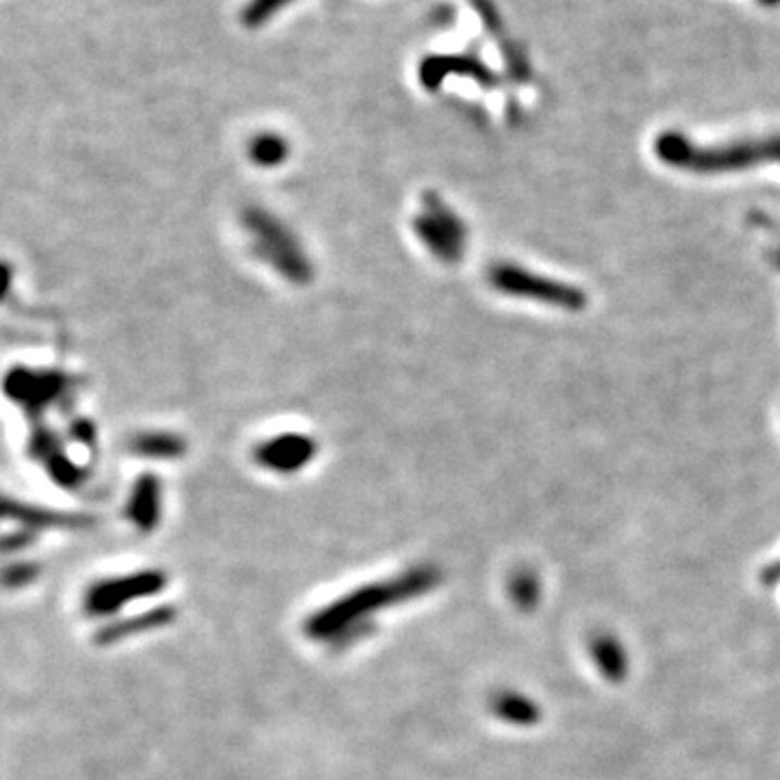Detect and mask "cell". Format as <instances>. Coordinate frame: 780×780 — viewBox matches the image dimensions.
Returning <instances> with one entry per match:
<instances>
[{"label": "cell", "mask_w": 780, "mask_h": 780, "mask_svg": "<svg viewBox=\"0 0 780 780\" xmlns=\"http://www.w3.org/2000/svg\"><path fill=\"white\" fill-rule=\"evenodd\" d=\"M438 581L440 573L436 568L420 566L403 573L401 577L358 588L356 592H350L313 614L306 620V633L319 642L343 640L356 629H363V622H367L380 609L420 596L433 590Z\"/></svg>", "instance_id": "cell-1"}, {"label": "cell", "mask_w": 780, "mask_h": 780, "mask_svg": "<svg viewBox=\"0 0 780 780\" xmlns=\"http://www.w3.org/2000/svg\"><path fill=\"white\" fill-rule=\"evenodd\" d=\"M241 228L252 254L293 287H306L315 278V267L295 230L263 206L241 213Z\"/></svg>", "instance_id": "cell-2"}, {"label": "cell", "mask_w": 780, "mask_h": 780, "mask_svg": "<svg viewBox=\"0 0 780 780\" xmlns=\"http://www.w3.org/2000/svg\"><path fill=\"white\" fill-rule=\"evenodd\" d=\"M416 241L440 263H457L466 250L468 230L453 209L436 193L423 196L418 211L410 219Z\"/></svg>", "instance_id": "cell-3"}, {"label": "cell", "mask_w": 780, "mask_h": 780, "mask_svg": "<svg viewBox=\"0 0 780 780\" xmlns=\"http://www.w3.org/2000/svg\"><path fill=\"white\" fill-rule=\"evenodd\" d=\"M664 161L677 167H692V169H735L751 165L755 161H764L766 156L780 159V141L772 143H746V146H729L725 150H699L683 141V137H662L657 146Z\"/></svg>", "instance_id": "cell-4"}, {"label": "cell", "mask_w": 780, "mask_h": 780, "mask_svg": "<svg viewBox=\"0 0 780 780\" xmlns=\"http://www.w3.org/2000/svg\"><path fill=\"white\" fill-rule=\"evenodd\" d=\"M167 583L161 570H139L124 577H111L93 583L85 594V612L89 616H113L133 601L159 594Z\"/></svg>", "instance_id": "cell-5"}, {"label": "cell", "mask_w": 780, "mask_h": 780, "mask_svg": "<svg viewBox=\"0 0 780 780\" xmlns=\"http://www.w3.org/2000/svg\"><path fill=\"white\" fill-rule=\"evenodd\" d=\"M490 285L501 291L516 298H529L536 302L564 306V309H581L586 304V298L575 287L546 280L542 276H533L520 267L514 265H496L490 269Z\"/></svg>", "instance_id": "cell-6"}, {"label": "cell", "mask_w": 780, "mask_h": 780, "mask_svg": "<svg viewBox=\"0 0 780 780\" xmlns=\"http://www.w3.org/2000/svg\"><path fill=\"white\" fill-rule=\"evenodd\" d=\"M317 457V440L302 431H282L254 446V462L276 475H295Z\"/></svg>", "instance_id": "cell-7"}, {"label": "cell", "mask_w": 780, "mask_h": 780, "mask_svg": "<svg viewBox=\"0 0 780 780\" xmlns=\"http://www.w3.org/2000/svg\"><path fill=\"white\" fill-rule=\"evenodd\" d=\"M67 389L70 382L59 372L15 369L7 376V394L26 410H43Z\"/></svg>", "instance_id": "cell-8"}, {"label": "cell", "mask_w": 780, "mask_h": 780, "mask_svg": "<svg viewBox=\"0 0 780 780\" xmlns=\"http://www.w3.org/2000/svg\"><path fill=\"white\" fill-rule=\"evenodd\" d=\"M161 509H163L161 481L152 475L139 477L128 496V505H126L128 520L141 531H152L161 520Z\"/></svg>", "instance_id": "cell-9"}, {"label": "cell", "mask_w": 780, "mask_h": 780, "mask_svg": "<svg viewBox=\"0 0 780 780\" xmlns=\"http://www.w3.org/2000/svg\"><path fill=\"white\" fill-rule=\"evenodd\" d=\"M590 653L594 666L609 683H622L629 675V655L618 638L612 633H596L590 640Z\"/></svg>", "instance_id": "cell-10"}, {"label": "cell", "mask_w": 780, "mask_h": 780, "mask_svg": "<svg viewBox=\"0 0 780 780\" xmlns=\"http://www.w3.org/2000/svg\"><path fill=\"white\" fill-rule=\"evenodd\" d=\"M176 618V609H172L169 605H163V607H156L152 612H143L139 616H133L128 620H122V622H113V625H106L98 631L96 640L100 644H115L119 642L122 638H130V636H137V633H146V631H152V629H159V627H165L169 625L172 620Z\"/></svg>", "instance_id": "cell-11"}, {"label": "cell", "mask_w": 780, "mask_h": 780, "mask_svg": "<svg viewBox=\"0 0 780 780\" xmlns=\"http://www.w3.org/2000/svg\"><path fill=\"white\" fill-rule=\"evenodd\" d=\"M490 707L499 720L514 727H536L542 720L540 705L518 692H499Z\"/></svg>", "instance_id": "cell-12"}, {"label": "cell", "mask_w": 780, "mask_h": 780, "mask_svg": "<svg viewBox=\"0 0 780 780\" xmlns=\"http://www.w3.org/2000/svg\"><path fill=\"white\" fill-rule=\"evenodd\" d=\"M135 455L150 460H174L185 453V440L172 431H143L130 444Z\"/></svg>", "instance_id": "cell-13"}, {"label": "cell", "mask_w": 780, "mask_h": 780, "mask_svg": "<svg viewBox=\"0 0 780 780\" xmlns=\"http://www.w3.org/2000/svg\"><path fill=\"white\" fill-rule=\"evenodd\" d=\"M248 156L256 167H280L289 159V141L278 133H259L248 146Z\"/></svg>", "instance_id": "cell-14"}, {"label": "cell", "mask_w": 780, "mask_h": 780, "mask_svg": "<svg viewBox=\"0 0 780 780\" xmlns=\"http://www.w3.org/2000/svg\"><path fill=\"white\" fill-rule=\"evenodd\" d=\"M4 514L7 516L13 514L17 520H22L26 525H35V527H80V525H85V516H74V514H63V512L43 509V507H30V505H15V503H7Z\"/></svg>", "instance_id": "cell-15"}, {"label": "cell", "mask_w": 780, "mask_h": 780, "mask_svg": "<svg viewBox=\"0 0 780 780\" xmlns=\"http://www.w3.org/2000/svg\"><path fill=\"white\" fill-rule=\"evenodd\" d=\"M509 596H512L514 605L520 612H533L538 607V603H540V596H542L540 577L531 568L518 570L509 579Z\"/></svg>", "instance_id": "cell-16"}, {"label": "cell", "mask_w": 780, "mask_h": 780, "mask_svg": "<svg viewBox=\"0 0 780 780\" xmlns=\"http://www.w3.org/2000/svg\"><path fill=\"white\" fill-rule=\"evenodd\" d=\"M762 581H764V583H768V586H775V583H779L780 562H777V564H772V566H768V568L764 570V575H762Z\"/></svg>", "instance_id": "cell-17"}, {"label": "cell", "mask_w": 780, "mask_h": 780, "mask_svg": "<svg viewBox=\"0 0 780 780\" xmlns=\"http://www.w3.org/2000/svg\"><path fill=\"white\" fill-rule=\"evenodd\" d=\"M766 2H779V0H766Z\"/></svg>", "instance_id": "cell-18"}]
</instances>
